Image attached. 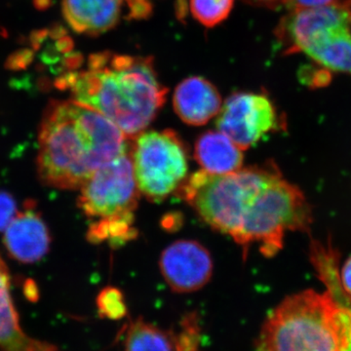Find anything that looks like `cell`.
Instances as JSON below:
<instances>
[{
	"label": "cell",
	"mask_w": 351,
	"mask_h": 351,
	"mask_svg": "<svg viewBox=\"0 0 351 351\" xmlns=\"http://www.w3.org/2000/svg\"><path fill=\"white\" fill-rule=\"evenodd\" d=\"M247 3L252 5L267 7V8H277V7L284 5L286 0H244Z\"/></svg>",
	"instance_id": "d4e9b609"
},
{
	"label": "cell",
	"mask_w": 351,
	"mask_h": 351,
	"mask_svg": "<svg viewBox=\"0 0 351 351\" xmlns=\"http://www.w3.org/2000/svg\"><path fill=\"white\" fill-rule=\"evenodd\" d=\"M339 276L343 290L351 298V256L339 269Z\"/></svg>",
	"instance_id": "603a6c76"
},
{
	"label": "cell",
	"mask_w": 351,
	"mask_h": 351,
	"mask_svg": "<svg viewBox=\"0 0 351 351\" xmlns=\"http://www.w3.org/2000/svg\"><path fill=\"white\" fill-rule=\"evenodd\" d=\"M234 0H191L195 19L207 27L221 24L232 12Z\"/></svg>",
	"instance_id": "ac0fdd59"
},
{
	"label": "cell",
	"mask_w": 351,
	"mask_h": 351,
	"mask_svg": "<svg viewBox=\"0 0 351 351\" xmlns=\"http://www.w3.org/2000/svg\"><path fill=\"white\" fill-rule=\"evenodd\" d=\"M341 306L330 289L289 295L267 316L256 351H341Z\"/></svg>",
	"instance_id": "3957f363"
},
{
	"label": "cell",
	"mask_w": 351,
	"mask_h": 351,
	"mask_svg": "<svg viewBox=\"0 0 351 351\" xmlns=\"http://www.w3.org/2000/svg\"><path fill=\"white\" fill-rule=\"evenodd\" d=\"M179 337L175 336L176 351H198V329L195 317L188 316Z\"/></svg>",
	"instance_id": "ffe728a7"
},
{
	"label": "cell",
	"mask_w": 351,
	"mask_h": 351,
	"mask_svg": "<svg viewBox=\"0 0 351 351\" xmlns=\"http://www.w3.org/2000/svg\"><path fill=\"white\" fill-rule=\"evenodd\" d=\"M216 125L241 151H246L267 134L282 129L285 123L267 95L239 92L221 106Z\"/></svg>",
	"instance_id": "9c48e42d"
},
{
	"label": "cell",
	"mask_w": 351,
	"mask_h": 351,
	"mask_svg": "<svg viewBox=\"0 0 351 351\" xmlns=\"http://www.w3.org/2000/svg\"><path fill=\"white\" fill-rule=\"evenodd\" d=\"M80 189L77 204L93 221L134 223L138 191L130 149L104 164Z\"/></svg>",
	"instance_id": "ba28073f"
},
{
	"label": "cell",
	"mask_w": 351,
	"mask_h": 351,
	"mask_svg": "<svg viewBox=\"0 0 351 351\" xmlns=\"http://www.w3.org/2000/svg\"><path fill=\"white\" fill-rule=\"evenodd\" d=\"M17 213V204L13 196L0 189V232L5 230Z\"/></svg>",
	"instance_id": "44dd1931"
},
{
	"label": "cell",
	"mask_w": 351,
	"mask_h": 351,
	"mask_svg": "<svg viewBox=\"0 0 351 351\" xmlns=\"http://www.w3.org/2000/svg\"><path fill=\"white\" fill-rule=\"evenodd\" d=\"M31 58L32 53L29 51H22L16 56L11 57V59L9 60L8 66L14 69L18 68V66L23 68V66H25V64L31 61Z\"/></svg>",
	"instance_id": "cb8c5ba5"
},
{
	"label": "cell",
	"mask_w": 351,
	"mask_h": 351,
	"mask_svg": "<svg viewBox=\"0 0 351 351\" xmlns=\"http://www.w3.org/2000/svg\"><path fill=\"white\" fill-rule=\"evenodd\" d=\"M129 141L94 108L75 100L51 101L39 126V180L50 188L80 189L95 171L128 152Z\"/></svg>",
	"instance_id": "6da1fadb"
},
{
	"label": "cell",
	"mask_w": 351,
	"mask_h": 351,
	"mask_svg": "<svg viewBox=\"0 0 351 351\" xmlns=\"http://www.w3.org/2000/svg\"><path fill=\"white\" fill-rule=\"evenodd\" d=\"M147 0H63L64 20L78 34L97 36L122 19H143L151 13Z\"/></svg>",
	"instance_id": "30bf717a"
},
{
	"label": "cell",
	"mask_w": 351,
	"mask_h": 351,
	"mask_svg": "<svg viewBox=\"0 0 351 351\" xmlns=\"http://www.w3.org/2000/svg\"><path fill=\"white\" fill-rule=\"evenodd\" d=\"M69 88L75 101L101 113L129 140L156 119L168 93L152 57L112 52L91 55L87 71L73 73Z\"/></svg>",
	"instance_id": "7a4b0ae2"
},
{
	"label": "cell",
	"mask_w": 351,
	"mask_h": 351,
	"mask_svg": "<svg viewBox=\"0 0 351 351\" xmlns=\"http://www.w3.org/2000/svg\"><path fill=\"white\" fill-rule=\"evenodd\" d=\"M195 156L202 170L212 174H228L241 169L243 154L221 131H207L195 143Z\"/></svg>",
	"instance_id": "9a60e30c"
},
{
	"label": "cell",
	"mask_w": 351,
	"mask_h": 351,
	"mask_svg": "<svg viewBox=\"0 0 351 351\" xmlns=\"http://www.w3.org/2000/svg\"><path fill=\"white\" fill-rule=\"evenodd\" d=\"M131 143L134 175L138 191L147 199L162 201L186 181L189 152L175 131H144Z\"/></svg>",
	"instance_id": "52a82bcc"
},
{
	"label": "cell",
	"mask_w": 351,
	"mask_h": 351,
	"mask_svg": "<svg viewBox=\"0 0 351 351\" xmlns=\"http://www.w3.org/2000/svg\"><path fill=\"white\" fill-rule=\"evenodd\" d=\"M173 106L184 123L202 126L219 114L223 103L218 89L209 80L191 76L176 88Z\"/></svg>",
	"instance_id": "4fadbf2b"
},
{
	"label": "cell",
	"mask_w": 351,
	"mask_h": 351,
	"mask_svg": "<svg viewBox=\"0 0 351 351\" xmlns=\"http://www.w3.org/2000/svg\"><path fill=\"white\" fill-rule=\"evenodd\" d=\"M276 34L285 54L302 52L328 69L351 75V0L290 11Z\"/></svg>",
	"instance_id": "8992f818"
},
{
	"label": "cell",
	"mask_w": 351,
	"mask_h": 351,
	"mask_svg": "<svg viewBox=\"0 0 351 351\" xmlns=\"http://www.w3.org/2000/svg\"><path fill=\"white\" fill-rule=\"evenodd\" d=\"M280 172L272 161L228 174L201 170L182 182L178 195L208 226L233 239L253 201Z\"/></svg>",
	"instance_id": "277c9868"
},
{
	"label": "cell",
	"mask_w": 351,
	"mask_h": 351,
	"mask_svg": "<svg viewBox=\"0 0 351 351\" xmlns=\"http://www.w3.org/2000/svg\"><path fill=\"white\" fill-rule=\"evenodd\" d=\"M52 351H57V350H52Z\"/></svg>",
	"instance_id": "484cf974"
},
{
	"label": "cell",
	"mask_w": 351,
	"mask_h": 351,
	"mask_svg": "<svg viewBox=\"0 0 351 351\" xmlns=\"http://www.w3.org/2000/svg\"><path fill=\"white\" fill-rule=\"evenodd\" d=\"M97 308L101 318L110 320H121L127 315L125 298L119 289L104 288L96 300Z\"/></svg>",
	"instance_id": "d6986e66"
},
{
	"label": "cell",
	"mask_w": 351,
	"mask_h": 351,
	"mask_svg": "<svg viewBox=\"0 0 351 351\" xmlns=\"http://www.w3.org/2000/svg\"><path fill=\"white\" fill-rule=\"evenodd\" d=\"M313 219V209L304 193L280 172L253 201L233 240L241 247L244 258L254 243L260 245L265 257L271 258L282 249L286 233L308 232Z\"/></svg>",
	"instance_id": "5b68a950"
},
{
	"label": "cell",
	"mask_w": 351,
	"mask_h": 351,
	"mask_svg": "<svg viewBox=\"0 0 351 351\" xmlns=\"http://www.w3.org/2000/svg\"><path fill=\"white\" fill-rule=\"evenodd\" d=\"M0 350L1 351H52L54 346L32 338L23 331L10 293V276L0 256Z\"/></svg>",
	"instance_id": "5bb4252c"
},
{
	"label": "cell",
	"mask_w": 351,
	"mask_h": 351,
	"mask_svg": "<svg viewBox=\"0 0 351 351\" xmlns=\"http://www.w3.org/2000/svg\"><path fill=\"white\" fill-rule=\"evenodd\" d=\"M348 0H286L284 5L287 6L291 11L302 10V9L319 8L343 3Z\"/></svg>",
	"instance_id": "7402d4cb"
},
{
	"label": "cell",
	"mask_w": 351,
	"mask_h": 351,
	"mask_svg": "<svg viewBox=\"0 0 351 351\" xmlns=\"http://www.w3.org/2000/svg\"><path fill=\"white\" fill-rule=\"evenodd\" d=\"M313 263L321 280L334 293L341 306V351H351V298L346 294L339 281L338 257L336 253L326 252L316 256Z\"/></svg>",
	"instance_id": "2e32d148"
},
{
	"label": "cell",
	"mask_w": 351,
	"mask_h": 351,
	"mask_svg": "<svg viewBox=\"0 0 351 351\" xmlns=\"http://www.w3.org/2000/svg\"><path fill=\"white\" fill-rule=\"evenodd\" d=\"M9 255L23 263L38 262L49 250L51 237L43 217L29 201L5 228L3 237Z\"/></svg>",
	"instance_id": "7c38bea8"
},
{
	"label": "cell",
	"mask_w": 351,
	"mask_h": 351,
	"mask_svg": "<svg viewBox=\"0 0 351 351\" xmlns=\"http://www.w3.org/2000/svg\"><path fill=\"white\" fill-rule=\"evenodd\" d=\"M124 351H176L175 335L137 319L127 326Z\"/></svg>",
	"instance_id": "e0dca14e"
},
{
	"label": "cell",
	"mask_w": 351,
	"mask_h": 351,
	"mask_svg": "<svg viewBox=\"0 0 351 351\" xmlns=\"http://www.w3.org/2000/svg\"><path fill=\"white\" fill-rule=\"evenodd\" d=\"M159 267L166 282L177 293L199 290L213 274L209 251L193 240H180L168 246L161 254Z\"/></svg>",
	"instance_id": "8fae6325"
}]
</instances>
